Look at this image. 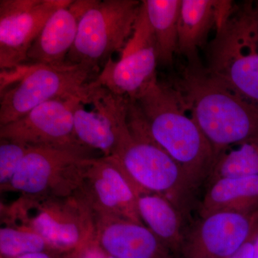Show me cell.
Listing matches in <instances>:
<instances>
[{
  "label": "cell",
  "instance_id": "obj_1",
  "mask_svg": "<svg viewBox=\"0 0 258 258\" xmlns=\"http://www.w3.org/2000/svg\"><path fill=\"white\" fill-rule=\"evenodd\" d=\"M135 103L153 141L181 166L191 189L209 180L215 152L179 91L157 79Z\"/></svg>",
  "mask_w": 258,
  "mask_h": 258
},
{
  "label": "cell",
  "instance_id": "obj_2",
  "mask_svg": "<svg viewBox=\"0 0 258 258\" xmlns=\"http://www.w3.org/2000/svg\"><path fill=\"white\" fill-rule=\"evenodd\" d=\"M215 157L226 148L258 138V106L222 86L201 67H188L174 86Z\"/></svg>",
  "mask_w": 258,
  "mask_h": 258
},
{
  "label": "cell",
  "instance_id": "obj_3",
  "mask_svg": "<svg viewBox=\"0 0 258 258\" xmlns=\"http://www.w3.org/2000/svg\"><path fill=\"white\" fill-rule=\"evenodd\" d=\"M208 50L209 76L258 106V26L251 3L233 6Z\"/></svg>",
  "mask_w": 258,
  "mask_h": 258
},
{
  "label": "cell",
  "instance_id": "obj_4",
  "mask_svg": "<svg viewBox=\"0 0 258 258\" xmlns=\"http://www.w3.org/2000/svg\"><path fill=\"white\" fill-rule=\"evenodd\" d=\"M97 74L83 66L25 64L1 71L0 127L20 119L36 107L63 97L83 96Z\"/></svg>",
  "mask_w": 258,
  "mask_h": 258
},
{
  "label": "cell",
  "instance_id": "obj_5",
  "mask_svg": "<svg viewBox=\"0 0 258 258\" xmlns=\"http://www.w3.org/2000/svg\"><path fill=\"white\" fill-rule=\"evenodd\" d=\"M142 2L95 1L80 20L68 66H83L97 74L115 52L123 51L133 34Z\"/></svg>",
  "mask_w": 258,
  "mask_h": 258
},
{
  "label": "cell",
  "instance_id": "obj_6",
  "mask_svg": "<svg viewBox=\"0 0 258 258\" xmlns=\"http://www.w3.org/2000/svg\"><path fill=\"white\" fill-rule=\"evenodd\" d=\"M22 228L39 234L55 253L81 248L93 238L92 210L77 195L27 198L15 208Z\"/></svg>",
  "mask_w": 258,
  "mask_h": 258
},
{
  "label": "cell",
  "instance_id": "obj_7",
  "mask_svg": "<svg viewBox=\"0 0 258 258\" xmlns=\"http://www.w3.org/2000/svg\"><path fill=\"white\" fill-rule=\"evenodd\" d=\"M111 158L124 173L137 196L142 192L159 194L170 200L180 212L186 206L185 203L193 190L186 174L152 137L130 132Z\"/></svg>",
  "mask_w": 258,
  "mask_h": 258
},
{
  "label": "cell",
  "instance_id": "obj_8",
  "mask_svg": "<svg viewBox=\"0 0 258 258\" xmlns=\"http://www.w3.org/2000/svg\"><path fill=\"white\" fill-rule=\"evenodd\" d=\"M88 158L76 151L30 147L6 191L27 198L71 196L79 189Z\"/></svg>",
  "mask_w": 258,
  "mask_h": 258
},
{
  "label": "cell",
  "instance_id": "obj_9",
  "mask_svg": "<svg viewBox=\"0 0 258 258\" xmlns=\"http://www.w3.org/2000/svg\"><path fill=\"white\" fill-rule=\"evenodd\" d=\"M158 62L155 37L142 2L133 34L120 58L110 59L90 84L101 86L115 96L135 103L157 81Z\"/></svg>",
  "mask_w": 258,
  "mask_h": 258
},
{
  "label": "cell",
  "instance_id": "obj_10",
  "mask_svg": "<svg viewBox=\"0 0 258 258\" xmlns=\"http://www.w3.org/2000/svg\"><path fill=\"white\" fill-rule=\"evenodd\" d=\"M80 96L51 100L34 108L20 119L0 127V139L30 147L68 149L88 154L74 131V111Z\"/></svg>",
  "mask_w": 258,
  "mask_h": 258
},
{
  "label": "cell",
  "instance_id": "obj_11",
  "mask_svg": "<svg viewBox=\"0 0 258 258\" xmlns=\"http://www.w3.org/2000/svg\"><path fill=\"white\" fill-rule=\"evenodd\" d=\"M71 0H1L0 69L9 71L24 66L32 43L56 10Z\"/></svg>",
  "mask_w": 258,
  "mask_h": 258
},
{
  "label": "cell",
  "instance_id": "obj_12",
  "mask_svg": "<svg viewBox=\"0 0 258 258\" xmlns=\"http://www.w3.org/2000/svg\"><path fill=\"white\" fill-rule=\"evenodd\" d=\"M93 213L115 215L144 225L137 197L124 173L111 157L88 158L76 193Z\"/></svg>",
  "mask_w": 258,
  "mask_h": 258
},
{
  "label": "cell",
  "instance_id": "obj_13",
  "mask_svg": "<svg viewBox=\"0 0 258 258\" xmlns=\"http://www.w3.org/2000/svg\"><path fill=\"white\" fill-rule=\"evenodd\" d=\"M185 233L179 254L182 258H227L249 238L258 222L257 211L250 214L217 212Z\"/></svg>",
  "mask_w": 258,
  "mask_h": 258
},
{
  "label": "cell",
  "instance_id": "obj_14",
  "mask_svg": "<svg viewBox=\"0 0 258 258\" xmlns=\"http://www.w3.org/2000/svg\"><path fill=\"white\" fill-rule=\"evenodd\" d=\"M93 240L115 258H174V254L147 226L115 215L93 213Z\"/></svg>",
  "mask_w": 258,
  "mask_h": 258
},
{
  "label": "cell",
  "instance_id": "obj_15",
  "mask_svg": "<svg viewBox=\"0 0 258 258\" xmlns=\"http://www.w3.org/2000/svg\"><path fill=\"white\" fill-rule=\"evenodd\" d=\"M95 1L76 0L56 10L29 49L25 64L66 66V58L76 41L80 20Z\"/></svg>",
  "mask_w": 258,
  "mask_h": 258
},
{
  "label": "cell",
  "instance_id": "obj_16",
  "mask_svg": "<svg viewBox=\"0 0 258 258\" xmlns=\"http://www.w3.org/2000/svg\"><path fill=\"white\" fill-rule=\"evenodd\" d=\"M233 6L230 1L181 0L177 53L187 59L189 67H200L198 49L205 45L210 30L227 18Z\"/></svg>",
  "mask_w": 258,
  "mask_h": 258
},
{
  "label": "cell",
  "instance_id": "obj_17",
  "mask_svg": "<svg viewBox=\"0 0 258 258\" xmlns=\"http://www.w3.org/2000/svg\"><path fill=\"white\" fill-rule=\"evenodd\" d=\"M93 107V111H88L82 100L78 102L74 111L75 134L85 147L99 151L103 157H114L121 141L130 134L128 117L114 120L106 111Z\"/></svg>",
  "mask_w": 258,
  "mask_h": 258
},
{
  "label": "cell",
  "instance_id": "obj_18",
  "mask_svg": "<svg viewBox=\"0 0 258 258\" xmlns=\"http://www.w3.org/2000/svg\"><path fill=\"white\" fill-rule=\"evenodd\" d=\"M258 210V175L220 178L210 184L200 217L217 212L250 214Z\"/></svg>",
  "mask_w": 258,
  "mask_h": 258
},
{
  "label": "cell",
  "instance_id": "obj_19",
  "mask_svg": "<svg viewBox=\"0 0 258 258\" xmlns=\"http://www.w3.org/2000/svg\"><path fill=\"white\" fill-rule=\"evenodd\" d=\"M137 197L139 215L144 225L173 254H179L185 233L179 209L159 194L142 192Z\"/></svg>",
  "mask_w": 258,
  "mask_h": 258
},
{
  "label": "cell",
  "instance_id": "obj_20",
  "mask_svg": "<svg viewBox=\"0 0 258 258\" xmlns=\"http://www.w3.org/2000/svg\"><path fill=\"white\" fill-rule=\"evenodd\" d=\"M142 5L152 27L158 54V60L171 64L177 53L178 20L181 0H144Z\"/></svg>",
  "mask_w": 258,
  "mask_h": 258
},
{
  "label": "cell",
  "instance_id": "obj_21",
  "mask_svg": "<svg viewBox=\"0 0 258 258\" xmlns=\"http://www.w3.org/2000/svg\"><path fill=\"white\" fill-rule=\"evenodd\" d=\"M258 175V138L226 148L217 156L209 184L223 177Z\"/></svg>",
  "mask_w": 258,
  "mask_h": 258
},
{
  "label": "cell",
  "instance_id": "obj_22",
  "mask_svg": "<svg viewBox=\"0 0 258 258\" xmlns=\"http://www.w3.org/2000/svg\"><path fill=\"white\" fill-rule=\"evenodd\" d=\"M36 252H53L46 241L34 231L9 226L1 227V258H16Z\"/></svg>",
  "mask_w": 258,
  "mask_h": 258
},
{
  "label": "cell",
  "instance_id": "obj_23",
  "mask_svg": "<svg viewBox=\"0 0 258 258\" xmlns=\"http://www.w3.org/2000/svg\"><path fill=\"white\" fill-rule=\"evenodd\" d=\"M30 146L15 141L1 139L0 142V186L1 191L9 187L19 166Z\"/></svg>",
  "mask_w": 258,
  "mask_h": 258
},
{
  "label": "cell",
  "instance_id": "obj_24",
  "mask_svg": "<svg viewBox=\"0 0 258 258\" xmlns=\"http://www.w3.org/2000/svg\"><path fill=\"white\" fill-rule=\"evenodd\" d=\"M107 254L103 252L95 240H90L81 248L80 258H106Z\"/></svg>",
  "mask_w": 258,
  "mask_h": 258
},
{
  "label": "cell",
  "instance_id": "obj_25",
  "mask_svg": "<svg viewBox=\"0 0 258 258\" xmlns=\"http://www.w3.org/2000/svg\"><path fill=\"white\" fill-rule=\"evenodd\" d=\"M257 223L256 224L253 232H252V235L249 237L247 242L235 253L232 254L230 257L227 258H252L254 250V236H255Z\"/></svg>",
  "mask_w": 258,
  "mask_h": 258
},
{
  "label": "cell",
  "instance_id": "obj_26",
  "mask_svg": "<svg viewBox=\"0 0 258 258\" xmlns=\"http://www.w3.org/2000/svg\"><path fill=\"white\" fill-rule=\"evenodd\" d=\"M16 258H52L50 252H36L24 254Z\"/></svg>",
  "mask_w": 258,
  "mask_h": 258
},
{
  "label": "cell",
  "instance_id": "obj_27",
  "mask_svg": "<svg viewBox=\"0 0 258 258\" xmlns=\"http://www.w3.org/2000/svg\"><path fill=\"white\" fill-rule=\"evenodd\" d=\"M81 248H82V247H81ZM81 248L75 249L74 251L64 253V255L60 258H80Z\"/></svg>",
  "mask_w": 258,
  "mask_h": 258
},
{
  "label": "cell",
  "instance_id": "obj_28",
  "mask_svg": "<svg viewBox=\"0 0 258 258\" xmlns=\"http://www.w3.org/2000/svg\"><path fill=\"white\" fill-rule=\"evenodd\" d=\"M252 258H258V223L256 228L255 236L254 239V250Z\"/></svg>",
  "mask_w": 258,
  "mask_h": 258
},
{
  "label": "cell",
  "instance_id": "obj_29",
  "mask_svg": "<svg viewBox=\"0 0 258 258\" xmlns=\"http://www.w3.org/2000/svg\"><path fill=\"white\" fill-rule=\"evenodd\" d=\"M254 7V12H255L256 20H257V26H258V3H256L255 6Z\"/></svg>",
  "mask_w": 258,
  "mask_h": 258
},
{
  "label": "cell",
  "instance_id": "obj_30",
  "mask_svg": "<svg viewBox=\"0 0 258 258\" xmlns=\"http://www.w3.org/2000/svg\"><path fill=\"white\" fill-rule=\"evenodd\" d=\"M106 258H115V257H111V256H108V255H107Z\"/></svg>",
  "mask_w": 258,
  "mask_h": 258
}]
</instances>
